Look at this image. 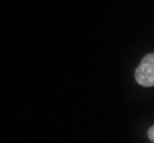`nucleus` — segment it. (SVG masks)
<instances>
[{"label":"nucleus","mask_w":154,"mask_h":143,"mask_svg":"<svg viewBox=\"0 0 154 143\" xmlns=\"http://www.w3.org/2000/svg\"><path fill=\"white\" fill-rule=\"evenodd\" d=\"M135 79L143 87H152L154 85V54L149 53L144 56L140 64L135 70Z\"/></svg>","instance_id":"1"},{"label":"nucleus","mask_w":154,"mask_h":143,"mask_svg":"<svg viewBox=\"0 0 154 143\" xmlns=\"http://www.w3.org/2000/svg\"><path fill=\"white\" fill-rule=\"evenodd\" d=\"M148 139L151 142H154V126H151L148 130Z\"/></svg>","instance_id":"2"}]
</instances>
